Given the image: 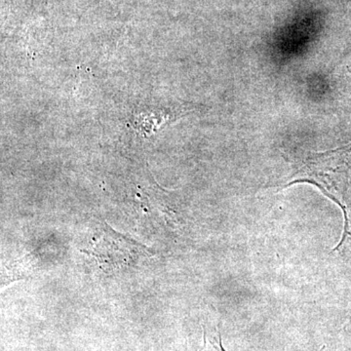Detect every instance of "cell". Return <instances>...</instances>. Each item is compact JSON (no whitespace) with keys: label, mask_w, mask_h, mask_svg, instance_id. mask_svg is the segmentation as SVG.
I'll return each mask as SVG.
<instances>
[{"label":"cell","mask_w":351,"mask_h":351,"mask_svg":"<svg viewBox=\"0 0 351 351\" xmlns=\"http://www.w3.org/2000/svg\"><path fill=\"white\" fill-rule=\"evenodd\" d=\"M203 343L202 348L199 351H226L223 346V341H221V336L218 332V334L208 331L206 328L203 330Z\"/></svg>","instance_id":"3"},{"label":"cell","mask_w":351,"mask_h":351,"mask_svg":"<svg viewBox=\"0 0 351 351\" xmlns=\"http://www.w3.org/2000/svg\"><path fill=\"white\" fill-rule=\"evenodd\" d=\"M152 249L117 232L107 223H99L92 237L89 248L83 253L96 258L104 269H127L145 258L154 256Z\"/></svg>","instance_id":"2"},{"label":"cell","mask_w":351,"mask_h":351,"mask_svg":"<svg viewBox=\"0 0 351 351\" xmlns=\"http://www.w3.org/2000/svg\"><path fill=\"white\" fill-rule=\"evenodd\" d=\"M350 167L351 143L331 151L308 152L295 161L290 175L281 186V189H286L293 184L304 182L313 184L341 208L345 216V228L341 242L334 251L338 250L346 237L351 235L345 200L350 181Z\"/></svg>","instance_id":"1"}]
</instances>
